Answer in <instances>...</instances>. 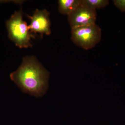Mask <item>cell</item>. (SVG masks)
<instances>
[{"mask_svg":"<svg viewBox=\"0 0 125 125\" xmlns=\"http://www.w3.org/2000/svg\"><path fill=\"white\" fill-rule=\"evenodd\" d=\"M49 73L33 56L23 58L18 69L10 78L22 92L39 97L46 93L48 87Z\"/></svg>","mask_w":125,"mask_h":125,"instance_id":"1","label":"cell"},{"mask_svg":"<svg viewBox=\"0 0 125 125\" xmlns=\"http://www.w3.org/2000/svg\"><path fill=\"white\" fill-rule=\"evenodd\" d=\"M6 26L9 38L20 48H27L32 46L29 26L23 20L22 10L16 11L7 21Z\"/></svg>","mask_w":125,"mask_h":125,"instance_id":"2","label":"cell"},{"mask_svg":"<svg viewBox=\"0 0 125 125\" xmlns=\"http://www.w3.org/2000/svg\"><path fill=\"white\" fill-rule=\"evenodd\" d=\"M102 30L96 23L71 29V39L75 45L85 50L94 47L101 41Z\"/></svg>","mask_w":125,"mask_h":125,"instance_id":"3","label":"cell"},{"mask_svg":"<svg viewBox=\"0 0 125 125\" xmlns=\"http://www.w3.org/2000/svg\"><path fill=\"white\" fill-rule=\"evenodd\" d=\"M96 10L90 7L81 0L76 9L68 16V20L71 29L96 23Z\"/></svg>","mask_w":125,"mask_h":125,"instance_id":"4","label":"cell"},{"mask_svg":"<svg viewBox=\"0 0 125 125\" xmlns=\"http://www.w3.org/2000/svg\"><path fill=\"white\" fill-rule=\"evenodd\" d=\"M28 16L31 20V23L29 25L30 32L38 33L42 35L51 34L49 13L47 10L37 9L33 16Z\"/></svg>","mask_w":125,"mask_h":125,"instance_id":"5","label":"cell"},{"mask_svg":"<svg viewBox=\"0 0 125 125\" xmlns=\"http://www.w3.org/2000/svg\"><path fill=\"white\" fill-rule=\"evenodd\" d=\"M81 0H59L58 1V11L61 14L67 16L76 9Z\"/></svg>","mask_w":125,"mask_h":125,"instance_id":"6","label":"cell"},{"mask_svg":"<svg viewBox=\"0 0 125 125\" xmlns=\"http://www.w3.org/2000/svg\"><path fill=\"white\" fill-rule=\"evenodd\" d=\"M84 2L90 7L96 10L103 9L109 4L108 0H83Z\"/></svg>","mask_w":125,"mask_h":125,"instance_id":"7","label":"cell"},{"mask_svg":"<svg viewBox=\"0 0 125 125\" xmlns=\"http://www.w3.org/2000/svg\"><path fill=\"white\" fill-rule=\"evenodd\" d=\"M114 5L122 11H125V0H113Z\"/></svg>","mask_w":125,"mask_h":125,"instance_id":"8","label":"cell"}]
</instances>
